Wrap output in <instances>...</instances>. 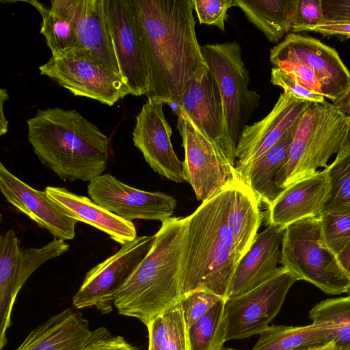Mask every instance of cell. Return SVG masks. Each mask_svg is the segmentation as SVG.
<instances>
[{"mask_svg": "<svg viewBox=\"0 0 350 350\" xmlns=\"http://www.w3.org/2000/svg\"><path fill=\"white\" fill-rule=\"evenodd\" d=\"M228 184L185 217L180 282L182 297L205 289L226 299L240 260L228 224Z\"/></svg>", "mask_w": 350, "mask_h": 350, "instance_id": "obj_3", "label": "cell"}, {"mask_svg": "<svg viewBox=\"0 0 350 350\" xmlns=\"http://www.w3.org/2000/svg\"><path fill=\"white\" fill-rule=\"evenodd\" d=\"M45 191L72 218L103 231L121 245L137 237L132 221L121 218L85 196L72 193L64 187L49 186Z\"/></svg>", "mask_w": 350, "mask_h": 350, "instance_id": "obj_22", "label": "cell"}, {"mask_svg": "<svg viewBox=\"0 0 350 350\" xmlns=\"http://www.w3.org/2000/svg\"><path fill=\"white\" fill-rule=\"evenodd\" d=\"M148 350H188L187 327L180 301L146 326Z\"/></svg>", "mask_w": 350, "mask_h": 350, "instance_id": "obj_29", "label": "cell"}, {"mask_svg": "<svg viewBox=\"0 0 350 350\" xmlns=\"http://www.w3.org/2000/svg\"><path fill=\"white\" fill-rule=\"evenodd\" d=\"M68 249L69 245L65 241L54 239L42 247L22 250L18 278V291L39 267L45 262L61 256Z\"/></svg>", "mask_w": 350, "mask_h": 350, "instance_id": "obj_34", "label": "cell"}, {"mask_svg": "<svg viewBox=\"0 0 350 350\" xmlns=\"http://www.w3.org/2000/svg\"><path fill=\"white\" fill-rule=\"evenodd\" d=\"M90 333L83 314L66 308L35 327L16 350H79Z\"/></svg>", "mask_w": 350, "mask_h": 350, "instance_id": "obj_23", "label": "cell"}, {"mask_svg": "<svg viewBox=\"0 0 350 350\" xmlns=\"http://www.w3.org/2000/svg\"><path fill=\"white\" fill-rule=\"evenodd\" d=\"M270 55L289 58L308 66L321 84L323 96L332 102L350 85V71L334 48L299 33H290L270 50Z\"/></svg>", "mask_w": 350, "mask_h": 350, "instance_id": "obj_16", "label": "cell"}, {"mask_svg": "<svg viewBox=\"0 0 350 350\" xmlns=\"http://www.w3.org/2000/svg\"><path fill=\"white\" fill-rule=\"evenodd\" d=\"M221 299L223 298L219 295L201 288L184 295L180 299V303L187 329Z\"/></svg>", "mask_w": 350, "mask_h": 350, "instance_id": "obj_36", "label": "cell"}, {"mask_svg": "<svg viewBox=\"0 0 350 350\" xmlns=\"http://www.w3.org/2000/svg\"><path fill=\"white\" fill-rule=\"evenodd\" d=\"M338 350H350V345L344 347V348H342V349H338Z\"/></svg>", "mask_w": 350, "mask_h": 350, "instance_id": "obj_48", "label": "cell"}, {"mask_svg": "<svg viewBox=\"0 0 350 350\" xmlns=\"http://www.w3.org/2000/svg\"><path fill=\"white\" fill-rule=\"evenodd\" d=\"M154 239V235L137 236L91 269L74 295L72 305L77 309L94 307L103 314L111 312L116 293L147 255Z\"/></svg>", "mask_w": 350, "mask_h": 350, "instance_id": "obj_11", "label": "cell"}, {"mask_svg": "<svg viewBox=\"0 0 350 350\" xmlns=\"http://www.w3.org/2000/svg\"><path fill=\"white\" fill-rule=\"evenodd\" d=\"M329 326L312 323L300 327L269 326L252 350H306L333 341Z\"/></svg>", "mask_w": 350, "mask_h": 350, "instance_id": "obj_28", "label": "cell"}, {"mask_svg": "<svg viewBox=\"0 0 350 350\" xmlns=\"http://www.w3.org/2000/svg\"><path fill=\"white\" fill-rule=\"evenodd\" d=\"M149 70L148 98L179 104L187 85L208 71L196 33L193 0H135Z\"/></svg>", "mask_w": 350, "mask_h": 350, "instance_id": "obj_1", "label": "cell"}, {"mask_svg": "<svg viewBox=\"0 0 350 350\" xmlns=\"http://www.w3.org/2000/svg\"><path fill=\"white\" fill-rule=\"evenodd\" d=\"M337 258L343 270L350 277V241L339 252Z\"/></svg>", "mask_w": 350, "mask_h": 350, "instance_id": "obj_44", "label": "cell"}, {"mask_svg": "<svg viewBox=\"0 0 350 350\" xmlns=\"http://www.w3.org/2000/svg\"><path fill=\"white\" fill-rule=\"evenodd\" d=\"M108 33L119 74L129 94L146 95L149 70L135 0H104Z\"/></svg>", "mask_w": 350, "mask_h": 350, "instance_id": "obj_8", "label": "cell"}, {"mask_svg": "<svg viewBox=\"0 0 350 350\" xmlns=\"http://www.w3.org/2000/svg\"><path fill=\"white\" fill-rule=\"evenodd\" d=\"M0 189L5 200L55 239L71 240L77 220L52 200L46 191L37 190L12 174L0 163Z\"/></svg>", "mask_w": 350, "mask_h": 350, "instance_id": "obj_18", "label": "cell"}, {"mask_svg": "<svg viewBox=\"0 0 350 350\" xmlns=\"http://www.w3.org/2000/svg\"><path fill=\"white\" fill-rule=\"evenodd\" d=\"M27 122L35 154L62 180L90 182L106 169L109 137L76 110L39 109Z\"/></svg>", "mask_w": 350, "mask_h": 350, "instance_id": "obj_2", "label": "cell"}, {"mask_svg": "<svg viewBox=\"0 0 350 350\" xmlns=\"http://www.w3.org/2000/svg\"><path fill=\"white\" fill-rule=\"evenodd\" d=\"M194 10L200 24L214 25L225 30L228 10L234 6V0H193Z\"/></svg>", "mask_w": 350, "mask_h": 350, "instance_id": "obj_37", "label": "cell"}, {"mask_svg": "<svg viewBox=\"0 0 350 350\" xmlns=\"http://www.w3.org/2000/svg\"><path fill=\"white\" fill-rule=\"evenodd\" d=\"M271 83L281 88L284 93L296 98L316 103H323L326 101L325 96L303 86L280 68H271Z\"/></svg>", "mask_w": 350, "mask_h": 350, "instance_id": "obj_39", "label": "cell"}, {"mask_svg": "<svg viewBox=\"0 0 350 350\" xmlns=\"http://www.w3.org/2000/svg\"><path fill=\"white\" fill-rule=\"evenodd\" d=\"M226 299L219 300L187 329L188 350H221L226 340Z\"/></svg>", "mask_w": 350, "mask_h": 350, "instance_id": "obj_31", "label": "cell"}, {"mask_svg": "<svg viewBox=\"0 0 350 350\" xmlns=\"http://www.w3.org/2000/svg\"><path fill=\"white\" fill-rule=\"evenodd\" d=\"M324 23H350V0H321Z\"/></svg>", "mask_w": 350, "mask_h": 350, "instance_id": "obj_41", "label": "cell"}, {"mask_svg": "<svg viewBox=\"0 0 350 350\" xmlns=\"http://www.w3.org/2000/svg\"><path fill=\"white\" fill-rule=\"evenodd\" d=\"M349 116H350V114H349Z\"/></svg>", "mask_w": 350, "mask_h": 350, "instance_id": "obj_50", "label": "cell"}, {"mask_svg": "<svg viewBox=\"0 0 350 350\" xmlns=\"http://www.w3.org/2000/svg\"><path fill=\"white\" fill-rule=\"evenodd\" d=\"M297 281L282 266L269 280L240 295L226 299V340L261 334L279 312L287 293Z\"/></svg>", "mask_w": 350, "mask_h": 350, "instance_id": "obj_10", "label": "cell"}, {"mask_svg": "<svg viewBox=\"0 0 350 350\" xmlns=\"http://www.w3.org/2000/svg\"><path fill=\"white\" fill-rule=\"evenodd\" d=\"M162 101L148 98L136 117L134 145L150 167L176 183L186 181L184 162L176 156L172 142V130L163 113Z\"/></svg>", "mask_w": 350, "mask_h": 350, "instance_id": "obj_15", "label": "cell"}, {"mask_svg": "<svg viewBox=\"0 0 350 350\" xmlns=\"http://www.w3.org/2000/svg\"><path fill=\"white\" fill-rule=\"evenodd\" d=\"M201 51L217 83L229 134L237 148L242 133L259 106L260 95L249 89V72L237 42L206 44Z\"/></svg>", "mask_w": 350, "mask_h": 350, "instance_id": "obj_7", "label": "cell"}, {"mask_svg": "<svg viewBox=\"0 0 350 350\" xmlns=\"http://www.w3.org/2000/svg\"><path fill=\"white\" fill-rule=\"evenodd\" d=\"M312 323L331 327L338 349L350 345V296L329 298L314 306L309 312Z\"/></svg>", "mask_w": 350, "mask_h": 350, "instance_id": "obj_33", "label": "cell"}, {"mask_svg": "<svg viewBox=\"0 0 350 350\" xmlns=\"http://www.w3.org/2000/svg\"><path fill=\"white\" fill-rule=\"evenodd\" d=\"M296 0H234L248 21L272 43L291 32Z\"/></svg>", "mask_w": 350, "mask_h": 350, "instance_id": "obj_27", "label": "cell"}, {"mask_svg": "<svg viewBox=\"0 0 350 350\" xmlns=\"http://www.w3.org/2000/svg\"><path fill=\"white\" fill-rule=\"evenodd\" d=\"M50 9L74 24L81 49L119 74L107 27L104 0H51Z\"/></svg>", "mask_w": 350, "mask_h": 350, "instance_id": "obj_19", "label": "cell"}, {"mask_svg": "<svg viewBox=\"0 0 350 350\" xmlns=\"http://www.w3.org/2000/svg\"><path fill=\"white\" fill-rule=\"evenodd\" d=\"M332 103L340 111L350 114V85L345 94Z\"/></svg>", "mask_w": 350, "mask_h": 350, "instance_id": "obj_45", "label": "cell"}, {"mask_svg": "<svg viewBox=\"0 0 350 350\" xmlns=\"http://www.w3.org/2000/svg\"><path fill=\"white\" fill-rule=\"evenodd\" d=\"M221 350H236V349H230V348H223Z\"/></svg>", "mask_w": 350, "mask_h": 350, "instance_id": "obj_49", "label": "cell"}, {"mask_svg": "<svg viewBox=\"0 0 350 350\" xmlns=\"http://www.w3.org/2000/svg\"><path fill=\"white\" fill-rule=\"evenodd\" d=\"M175 111L188 118L224 161L235 167L237 148L226 123L217 83L209 70L189 82Z\"/></svg>", "mask_w": 350, "mask_h": 350, "instance_id": "obj_12", "label": "cell"}, {"mask_svg": "<svg viewBox=\"0 0 350 350\" xmlns=\"http://www.w3.org/2000/svg\"><path fill=\"white\" fill-rule=\"evenodd\" d=\"M311 102L281 93L271 111L242 133L236 150L235 172L254 163L299 120Z\"/></svg>", "mask_w": 350, "mask_h": 350, "instance_id": "obj_17", "label": "cell"}, {"mask_svg": "<svg viewBox=\"0 0 350 350\" xmlns=\"http://www.w3.org/2000/svg\"><path fill=\"white\" fill-rule=\"evenodd\" d=\"M350 142V116L332 103H312L301 116L286 160L276 175L284 189L327 167V161Z\"/></svg>", "mask_w": 350, "mask_h": 350, "instance_id": "obj_5", "label": "cell"}, {"mask_svg": "<svg viewBox=\"0 0 350 350\" xmlns=\"http://www.w3.org/2000/svg\"><path fill=\"white\" fill-rule=\"evenodd\" d=\"M345 293L347 294V296H350V283H349V284L348 286V288H347V291H346Z\"/></svg>", "mask_w": 350, "mask_h": 350, "instance_id": "obj_47", "label": "cell"}, {"mask_svg": "<svg viewBox=\"0 0 350 350\" xmlns=\"http://www.w3.org/2000/svg\"><path fill=\"white\" fill-rule=\"evenodd\" d=\"M22 250L15 231L0 237V350L7 344L14 304L18 293V278Z\"/></svg>", "mask_w": 350, "mask_h": 350, "instance_id": "obj_26", "label": "cell"}, {"mask_svg": "<svg viewBox=\"0 0 350 350\" xmlns=\"http://www.w3.org/2000/svg\"><path fill=\"white\" fill-rule=\"evenodd\" d=\"M42 16L40 33L51 51L53 57H59L81 50L77 31L74 24L55 14L37 1H29Z\"/></svg>", "mask_w": 350, "mask_h": 350, "instance_id": "obj_30", "label": "cell"}, {"mask_svg": "<svg viewBox=\"0 0 350 350\" xmlns=\"http://www.w3.org/2000/svg\"><path fill=\"white\" fill-rule=\"evenodd\" d=\"M327 189L325 168L288 185L269 206L267 225L284 230L296 221L319 217L324 209Z\"/></svg>", "mask_w": 350, "mask_h": 350, "instance_id": "obj_21", "label": "cell"}, {"mask_svg": "<svg viewBox=\"0 0 350 350\" xmlns=\"http://www.w3.org/2000/svg\"><path fill=\"white\" fill-rule=\"evenodd\" d=\"M303 31L317 32L325 37L335 36L341 40H346L350 38V23H324L306 28Z\"/></svg>", "mask_w": 350, "mask_h": 350, "instance_id": "obj_42", "label": "cell"}, {"mask_svg": "<svg viewBox=\"0 0 350 350\" xmlns=\"http://www.w3.org/2000/svg\"><path fill=\"white\" fill-rule=\"evenodd\" d=\"M178 116L177 128L185 150V175L198 200L204 202L232 178L234 167L228 164L214 146L183 113Z\"/></svg>", "mask_w": 350, "mask_h": 350, "instance_id": "obj_13", "label": "cell"}, {"mask_svg": "<svg viewBox=\"0 0 350 350\" xmlns=\"http://www.w3.org/2000/svg\"><path fill=\"white\" fill-rule=\"evenodd\" d=\"M88 193L95 203L129 221L163 222L172 217L176 206V200L169 195L130 187L109 174L90 181Z\"/></svg>", "mask_w": 350, "mask_h": 350, "instance_id": "obj_14", "label": "cell"}, {"mask_svg": "<svg viewBox=\"0 0 350 350\" xmlns=\"http://www.w3.org/2000/svg\"><path fill=\"white\" fill-rule=\"evenodd\" d=\"M325 169L328 189L323 212L350 213V142Z\"/></svg>", "mask_w": 350, "mask_h": 350, "instance_id": "obj_32", "label": "cell"}, {"mask_svg": "<svg viewBox=\"0 0 350 350\" xmlns=\"http://www.w3.org/2000/svg\"><path fill=\"white\" fill-rule=\"evenodd\" d=\"M228 224L241 259L249 250L261 224L258 201L251 188L235 174L228 182Z\"/></svg>", "mask_w": 350, "mask_h": 350, "instance_id": "obj_24", "label": "cell"}, {"mask_svg": "<svg viewBox=\"0 0 350 350\" xmlns=\"http://www.w3.org/2000/svg\"><path fill=\"white\" fill-rule=\"evenodd\" d=\"M319 219L325 242L337 256L350 241V213L323 212Z\"/></svg>", "mask_w": 350, "mask_h": 350, "instance_id": "obj_35", "label": "cell"}, {"mask_svg": "<svg viewBox=\"0 0 350 350\" xmlns=\"http://www.w3.org/2000/svg\"><path fill=\"white\" fill-rule=\"evenodd\" d=\"M284 229L267 225L258 233L249 250L239 261L231 279L227 298L243 294L274 275L280 269Z\"/></svg>", "mask_w": 350, "mask_h": 350, "instance_id": "obj_20", "label": "cell"}, {"mask_svg": "<svg viewBox=\"0 0 350 350\" xmlns=\"http://www.w3.org/2000/svg\"><path fill=\"white\" fill-rule=\"evenodd\" d=\"M306 350H338V348L335 345V343L333 341H332L323 345L310 348Z\"/></svg>", "mask_w": 350, "mask_h": 350, "instance_id": "obj_46", "label": "cell"}, {"mask_svg": "<svg viewBox=\"0 0 350 350\" xmlns=\"http://www.w3.org/2000/svg\"><path fill=\"white\" fill-rule=\"evenodd\" d=\"M299 120L258 160L235 172L251 188L259 203L269 206L284 190L277 185L276 175L286 160Z\"/></svg>", "mask_w": 350, "mask_h": 350, "instance_id": "obj_25", "label": "cell"}, {"mask_svg": "<svg viewBox=\"0 0 350 350\" xmlns=\"http://www.w3.org/2000/svg\"><path fill=\"white\" fill-rule=\"evenodd\" d=\"M79 350H137L121 336H113L105 327L91 333Z\"/></svg>", "mask_w": 350, "mask_h": 350, "instance_id": "obj_40", "label": "cell"}, {"mask_svg": "<svg viewBox=\"0 0 350 350\" xmlns=\"http://www.w3.org/2000/svg\"><path fill=\"white\" fill-rule=\"evenodd\" d=\"M280 263L297 280L310 282L329 295L345 293L350 283V277L325 242L319 217L296 221L284 230Z\"/></svg>", "mask_w": 350, "mask_h": 350, "instance_id": "obj_6", "label": "cell"}, {"mask_svg": "<svg viewBox=\"0 0 350 350\" xmlns=\"http://www.w3.org/2000/svg\"><path fill=\"white\" fill-rule=\"evenodd\" d=\"M321 0H296L291 33L324 23Z\"/></svg>", "mask_w": 350, "mask_h": 350, "instance_id": "obj_38", "label": "cell"}, {"mask_svg": "<svg viewBox=\"0 0 350 350\" xmlns=\"http://www.w3.org/2000/svg\"><path fill=\"white\" fill-rule=\"evenodd\" d=\"M185 218L162 222L153 245L116 295L113 306L124 316L147 326L181 298L180 269Z\"/></svg>", "mask_w": 350, "mask_h": 350, "instance_id": "obj_4", "label": "cell"}, {"mask_svg": "<svg viewBox=\"0 0 350 350\" xmlns=\"http://www.w3.org/2000/svg\"><path fill=\"white\" fill-rule=\"evenodd\" d=\"M39 70L41 75L49 77L75 96L109 106L130 94L119 74L83 49L59 57H51Z\"/></svg>", "mask_w": 350, "mask_h": 350, "instance_id": "obj_9", "label": "cell"}, {"mask_svg": "<svg viewBox=\"0 0 350 350\" xmlns=\"http://www.w3.org/2000/svg\"><path fill=\"white\" fill-rule=\"evenodd\" d=\"M8 98V94L7 90L1 88L0 90V135H3L8 131V122L3 115V103Z\"/></svg>", "mask_w": 350, "mask_h": 350, "instance_id": "obj_43", "label": "cell"}]
</instances>
